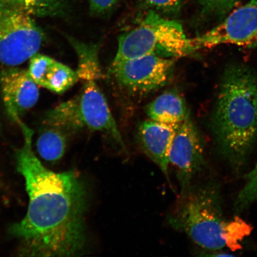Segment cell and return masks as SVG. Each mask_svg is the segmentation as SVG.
<instances>
[{
    "mask_svg": "<svg viewBox=\"0 0 257 257\" xmlns=\"http://www.w3.org/2000/svg\"><path fill=\"white\" fill-rule=\"evenodd\" d=\"M45 35L34 17L0 7V73L31 59L44 43Z\"/></svg>",
    "mask_w": 257,
    "mask_h": 257,
    "instance_id": "cell-5",
    "label": "cell"
},
{
    "mask_svg": "<svg viewBox=\"0 0 257 257\" xmlns=\"http://www.w3.org/2000/svg\"><path fill=\"white\" fill-rule=\"evenodd\" d=\"M257 202V163L254 168L245 176V184L237 194L234 202L236 213L245 211Z\"/></svg>",
    "mask_w": 257,
    "mask_h": 257,
    "instance_id": "cell-17",
    "label": "cell"
},
{
    "mask_svg": "<svg viewBox=\"0 0 257 257\" xmlns=\"http://www.w3.org/2000/svg\"><path fill=\"white\" fill-rule=\"evenodd\" d=\"M196 50L223 44L257 46V0L231 12L219 25L193 39Z\"/></svg>",
    "mask_w": 257,
    "mask_h": 257,
    "instance_id": "cell-7",
    "label": "cell"
},
{
    "mask_svg": "<svg viewBox=\"0 0 257 257\" xmlns=\"http://www.w3.org/2000/svg\"><path fill=\"white\" fill-rule=\"evenodd\" d=\"M24 144L16 153V167L29 197L25 216L11 227L22 255L65 257L84 248L86 191L75 172L57 173L41 162L32 148L33 132L20 124Z\"/></svg>",
    "mask_w": 257,
    "mask_h": 257,
    "instance_id": "cell-1",
    "label": "cell"
},
{
    "mask_svg": "<svg viewBox=\"0 0 257 257\" xmlns=\"http://www.w3.org/2000/svg\"><path fill=\"white\" fill-rule=\"evenodd\" d=\"M169 163L176 168L183 193L205 166L204 144L189 114L180 124L173 139Z\"/></svg>",
    "mask_w": 257,
    "mask_h": 257,
    "instance_id": "cell-8",
    "label": "cell"
},
{
    "mask_svg": "<svg viewBox=\"0 0 257 257\" xmlns=\"http://www.w3.org/2000/svg\"><path fill=\"white\" fill-rule=\"evenodd\" d=\"M174 60L148 54L112 62L110 73L118 85L133 92L147 93L163 87L171 78Z\"/></svg>",
    "mask_w": 257,
    "mask_h": 257,
    "instance_id": "cell-6",
    "label": "cell"
},
{
    "mask_svg": "<svg viewBox=\"0 0 257 257\" xmlns=\"http://www.w3.org/2000/svg\"><path fill=\"white\" fill-rule=\"evenodd\" d=\"M196 50L193 39L186 37L181 23L153 11H148L137 27L118 38L113 62L148 54L184 57Z\"/></svg>",
    "mask_w": 257,
    "mask_h": 257,
    "instance_id": "cell-4",
    "label": "cell"
},
{
    "mask_svg": "<svg viewBox=\"0 0 257 257\" xmlns=\"http://www.w3.org/2000/svg\"><path fill=\"white\" fill-rule=\"evenodd\" d=\"M67 40L78 57L76 73L79 80L83 82L88 80L97 81L100 79L102 73L99 60V45L83 43L70 37H67Z\"/></svg>",
    "mask_w": 257,
    "mask_h": 257,
    "instance_id": "cell-14",
    "label": "cell"
},
{
    "mask_svg": "<svg viewBox=\"0 0 257 257\" xmlns=\"http://www.w3.org/2000/svg\"><path fill=\"white\" fill-rule=\"evenodd\" d=\"M80 94L73 99L77 124L92 132L107 134L124 149V144L105 96L96 80L83 82Z\"/></svg>",
    "mask_w": 257,
    "mask_h": 257,
    "instance_id": "cell-9",
    "label": "cell"
},
{
    "mask_svg": "<svg viewBox=\"0 0 257 257\" xmlns=\"http://www.w3.org/2000/svg\"><path fill=\"white\" fill-rule=\"evenodd\" d=\"M92 15L102 16L108 14L117 4L118 0H88Z\"/></svg>",
    "mask_w": 257,
    "mask_h": 257,
    "instance_id": "cell-20",
    "label": "cell"
},
{
    "mask_svg": "<svg viewBox=\"0 0 257 257\" xmlns=\"http://www.w3.org/2000/svg\"><path fill=\"white\" fill-rule=\"evenodd\" d=\"M38 86L27 70L18 67L0 73V88L6 111L19 124L25 112L38 102L40 95Z\"/></svg>",
    "mask_w": 257,
    "mask_h": 257,
    "instance_id": "cell-10",
    "label": "cell"
},
{
    "mask_svg": "<svg viewBox=\"0 0 257 257\" xmlns=\"http://www.w3.org/2000/svg\"><path fill=\"white\" fill-rule=\"evenodd\" d=\"M202 14L208 17L223 18L242 0H197Z\"/></svg>",
    "mask_w": 257,
    "mask_h": 257,
    "instance_id": "cell-18",
    "label": "cell"
},
{
    "mask_svg": "<svg viewBox=\"0 0 257 257\" xmlns=\"http://www.w3.org/2000/svg\"><path fill=\"white\" fill-rule=\"evenodd\" d=\"M40 135L37 141V150L44 160L50 162L59 160L65 152L66 138L63 131L51 126Z\"/></svg>",
    "mask_w": 257,
    "mask_h": 257,
    "instance_id": "cell-16",
    "label": "cell"
},
{
    "mask_svg": "<svg viewBox=\"0 0 257 257\" xmlns=\"http://www.w3.org/2000/svg\"><path fill=\"white\" fill-rule=\"evenodd\" d=\"M28 72L38 86L57 94H62L79 81L76 71L40 54H35L31 58Z\"/></svg>",
    "mask_w": 257,
    "mask_h": 257,
    "instance_id": "cell-12",
    "label": "cell"
},
{
    "mask_svg": "<svg viewBox=\"0 0 257 257\" xmlns=\"http://www.w3.org/2000/svg\"><path fill=\"white\" fill-rule=\"evenodd\" d=\"M211 128L217 152L239 171L257 141V76L249 67L234 64L225 70Z\"/></svg>",
    "mask_w": 257,
    "mask_h": 257,
    "instance_id": "cell-2",
    "label": "cell"
},
{
    "mask_svg": "<svg viewBox=\"0 0 257 257\" xmlns=\"http://www.w3.org/2000/svg\"><path fill=\"white\" fill-rule=\"evenodd\" d=\"M150 119L168 124H180L189 114L184 99L175 91L164 92L147 106Z\"/></svg>",
    "mask_w": 257,
    "mask_h": 257,
    "instance_id": "cell-13",
    "label": "cell"
},
{
    "mask_svg": "<svg viewBox=\"0 0 257 257\" xmlns=\"http://www.w3.org/2000/svg\"><path fill=\"white\" fill-rule=\"evenodd\" d=\"M184 0H139L147 11H153L162 16H172L181 11Z\"/></svg>",
    "mask_w": 257,
    "mask_h": 257,
    "instance_id": "cell-19",
    "label": "cell"
},
{
    "mask_svg": "<svg viewBox=\"0 0 257 257\" xmlns=\"http://www.w3.org/2000/svg\"><path fill=\"white\" fill-rule=\"evenodd\" d=\"M223 214L220 186L210 181L191 186L182 193L181 200L169 221L172 227L187 234L201 248L238 249L252 227L239 217L227 220Z\"/></svg>",
    "mask_w": 257,
    "mask_h": 257,
    "instance_id": "cell-3",
    "label": "cell"
},
{
    "mask_svg": "<svg viewBox=\"0 0 257 257\" xmlns=\"http://www.w3.org/2000/svg\"><path fill=\"white\" fill-rule=\"evenodd\" d=\"M180 124L150 119L143 121L138 127L137 138L141 150L168 179L170 150Z\"/></svg>",
    "mask_w": 257,
    "mask_h": 257,
    "instance_id": "cell-11",
    "label": "cell"
},
{
    "mask_svg": "<svg viewBox=\"0 0 257 257\" xmlns=\"http://www.w3.org/2000/svg\"><path fill=\"white\" fill-rule=\"evenodd\" d=\"M0 7L18 10L32 17H54L63 14V0H0Z\"/></svg>",
    "mask_w": 257,
    "mask_h": 257,
    "instance_id": "cell-15",
    "label": "cell"
}]
</instances>
